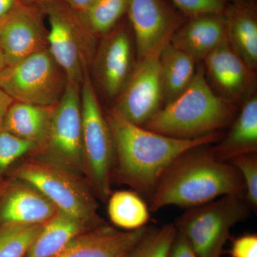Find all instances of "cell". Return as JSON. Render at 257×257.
Segmentation results:
<instances>
[{"mask_svg": "<svg viewBox=\"0 0 257 257\" xmlns=\"http://www.w3.org/2000/svg\"><path fill=\"white\" fill-rule=\"evenodd\" d=\"M104 114L114 143V173L120 182L149 199L164 172L179 155L222 138L221 132L194 140L170 138L132 124L111 110Z\"/></svg>", "mask_w": 257, "mask_h": 257, "instance_id": "cell-1", "label": "cell"}, {"mask_svg": "<svg viewBox=\"0 0 257 257\" xmlns=\"http://www.w3.org/2000/svg\"><path fill=\"white\" fill-rule=\"evenodd\" d=\"M209 145L189 149L172 162L150 198V211L167 206L190 209L228 194L244 196L239 172L216 158Z\"/></svg>", "mask_w": 257, "mask_h": 257, "instance_id": "cell-2", "label": "cell"}, {"mask_svg": "<svg viewBox=\"0 0 257 257\" xmlns=\"http://www.w3.org/2000/svg\"><path fill=\"white\" fill-rule=\"evenodd\" d=\"M238 107L211 89L199 66L188 88L144 125L150 131L181 140H194L231 126Z\"/></svg>", "mask_w": 257, "mask_h": 257, "instance_id": "cell-3", "label": "cell"}, {"mask_svg": "<svg viewBox=\"0 0 257 257\" xmlns=\"http://www.w3.org/2000/svg\"><path fill=\"white\" fill-rule=\"evenodd\" d=\"M13 179L30 184L58 210L82 221L89 229L106 224L98 214V204L92 190L81 175L31 159L15 169Z\"/></svg>", "mask_w": 257, "mask_h": 257, "instance_id": "cell-4", "label": "cell"}, {"mask_svg": "<svg viewBox=\"0 0 257 257\" xmlns=\"http://www.w3.org/2000/svg\"><path fill=\"white\" fill-rule=\"evenodd\" d=\"M251 208L244 196L228 194L187 209L175 223L199 257H221L231 228L249 217Z\"/></svg>", "mask_w": 257, "mask_h": 257, "instance_id": "cell-5", "label": "cell"}, {"mask_svg": "<svg viewBox=\"0 0 257 257\" xmlns=\"http://www.w3.org/2000/svg\"><path fill=\"white\" fill-rule=\"evenodd\" d=\"M84 174L101 200H107L115 165L112 134L101 109L87 69L80 94Z\"/></svg>", "mask_w": 257, "mask_h": 257, "instance_id": "cell-6", "label": "cell"}, {"mask_svg": "<svg viewBox=\"0 0 257 257\" xmlns=\"http://www.w3.org/2000/svg\"><path fill=\"white\" fill-rule=\"evenodd\" d=\"M39 5L50 25L47 48L64 71L68 83L79 87L94 54L96 35L80 15L62 0H47Z\"/></svg>", "mask_w": 257, "mask_h": 257, "instance_id": "cell-7", "label": "cell"}, {"mask_svg": "<svg viewBox=\"0 0 257 257\" xmlns=\"http://www.w3.org/2000/svg\"><path fill=\"white\" fill-rule=\"evenodd\" d=\"M67 84V76L47 47L7 66L0 74V88L6 94L15 101L35 105H55Z\"/></svg>", "mask_w": 257, "mask_h": 257, "instance_id": "cell-8", "label": "cell"}, {"mask_svg": "<svg viewBox=\"0 0 257 257\" xmlns=\"http://www.w3.org/2000/svg\"><path fill=\"white\" fill-rule=\"evenodd\" d=\"M32 159L84 174L79 87L68 83L54 107L46 142Z\"/></svg>", "mask_w": 257, "mask_h": 257, "instance_id": "cell-9", "label": "cell"}, {"mask_svg": "<svg viewBox=\"0 0 257 257\" xmlns=\"http://www.w3.org/2000/svg\"><path fill=\"white\" fill-rule=\"evenodd\" d=\"M160 54L138 61L111 109L132 124L143 126L163 106Z\"/></svg>", "mask_w": 257, "mask_h": 257, "instance_id": "cell-10", "label": "cell"}, {"mask_svg": "<svg viewBox=\"0 0 257 257\" xmlns=\"http://www.w3.org/2000/svg\"><path fill=\"white\" fill-rule=\"evenodd\" d=\"M41 7L28 0H18L0 20V48L7 66L14 65L47 47V32Z\"/></svg>", "mask_w": 257, "mask_h": 257, "instance_id": "cell-11", "label": "cell"}, {"mask_svg": "<svg viewBox=\"0 0 257 257\" xmlns=\"http://www.w3.org/2000/svg\"><path fill=\"white\" fill-rule=\"evenodd\" d=\"M126 13L138 61L160 54L182 25V18L163 0H130Z\"/></svg>", "mask_w": 257, "mask_h": 257, "instance_id": "cell-12", "label": "cell"}, {"mask_svg": "<svg viewBox=\"0 0 257 257\" xmlns=\"http://www.w3.org/2000/svg\"><path fill=\"white\" fill-rule=\"evenodd\" d=\"M203 61L209 87L225 100L241 106L256 93V72L235 53L228 40L214 49Z\"/></svg>", "mask_w": 257, "mask_h": 257, "instance_id": "cell-13", "label": "cell"}, {"mask_svg": "<svg viewBox=\"0 0 257 257\" xmlns=\"http://www.w3.org/2000/svg\"><path fill=\"white\" fill-rule=\"evenodd\" d=\"M132 38L126 25H120L106 35L98 51L96 77L109 99L117 98L136 66Z\"/></svg>", "mask_w": 257, "mask_h": 257, "instance_id": "cell-14", "label": "cell"}, {"mask_svg": "<svg viewBox=\"0 0 257 257\" xmlns=\"http://www.w3.org/2000/svg\"><path fill=\"white\" fill-rule=\"evenodd\" d=\"M146 228L124 231L101 225L76 236L52 257H126Z\"/></svg>", "mask_w": 257, "mask_h": 257, "instance_id": "cell-15", "label": "cell"}, {"mask_svg": "<svg viewBox=\"0 0 257 257\" xmlns=\"http://www.w3.org/2000/svg\"><path fill=\"white\" fill-rule=\"evenodd\" d=\"M57 211L40 191L18 179H9L0 197V224H42Z\"/></svg>", "mask_w": 257, "mask_h": 257, "instance_id": "cell-16", "label": "cell"}, {"mask_svg": "<svg viewBox=\"0 0 257 257\" xmlns=\"http://www.w3.org/2000/svg\"><path fill=\"white\" fill-rule=\"evenodd\" d=\"M226 40L224 14L209 13L189 18L174 34L170 43L198 62Z\"/></svg>", "mask_w": 257, "mask_h": 257, "instance_id": "cell-17", "label": "cell"}, {"mask_svg": "<svg viewBox=\"0 0 257 257\" xmlns=\"http://www.w3.org/2000/svg\"><path fill=\"white\" fill-rule=\"evenodd\" d=\"M211 152L219 160L229 162L244 154L257 152V96L256 93L241 105L229 133L222 137Z\"/></svg>", "mask_w": 257, "mask_h": 257, "instance_id": "cell-18", "label": "cell"}, {"mask_svg": "<svg viewBox=\"0 0 257 257\" xmlns=\"http://www.w3.org/2000/svg\"><path fill=\"white\" fill-rule=\"evenodd\" d=\"M54 107L15 101L7 111L0 130L31 142L40 150L46 142Z\"/></svg>", "mask_w": 257, "mask_h": 257, "instance_id": "cell-19", "label": "cell"}, {"mask_svg": "<svg viewBox=\"0 0 257 257\" xmlns=\"http://www.w3.org/2000/svg\"><path fill=\"white\" fill-rule=\"evenodd\" d=\"M224 14L230 46L250 69H257L256 8L229 3Z\"/></svg>", "mask_w": 257, "mask_h": 257, "instance_id": "cell-20", "label": "cell"}, {"mask_svg": "<svg viewBox=\"0 0 257 257\" xmlns=\"http://www.w3.org/2000/svg\"><path fill=\"white\" fill-rule=\"evenodd\" d=\"M90 230L82 221L58 210L41 229L23 257H52L76 236Z\"/></svg>", "mask_w": 257, "mask_h": 257, "instance_id": "cell-21", "label": "cell"}, {"mask_svg": "<svg viewBox=\"0 0 257 257\" xmlns=\"http://www.w3.org/2000/svg\"><path fill=\"white\" fill-rule=\"evenodd\" d=\"M195 62L170 42L160 54L163 106L175 100L190 85L196 71Z\"/></svg>", "mask_w": 257, "mask_h": 257, "instance_id": "cell-22", "label": "cell"}, {"mask_svg": "<svg viewBox=\"0 0 257 257\" xmlns=\"http://www.w3.org/2000/svg\"><path fill=\"white\" fill-rule=\"evenodd\" d=\"M107 200L108 215L116 228L133 231L145 227L150 220V207L135 191L111 192Z\"/></svg>", "mask_w": 257, "mask_h": 257, "instance_id": "cell-23", "label": "cell"}, {"mask_svg": "<svg viewBox=\"0 0 257 257\" xmlns=\"http://www.w3.org/2000/svg\"><path fill=\"white\" fill-rule=\"evenodd\" d=\"M130 0H95L80 15L94 35L106 36L127 12Z\"/></svg>", "mask_w": 257, "mask_h": 257, "instance_id": "cell-24", "label": "cell"}, {"mask_svg": "<svg viewBox=\"0 0 257 257\" xmlns=\"http://www.w3.org/2000/svg\"><path fill=\"white\" fill-rule=\"evenodd\" d=\"M176 233L174 224L147 226L141 239L126 257H167Z\"/></svg>", "mask_w": 257, "mask_h": 257, "instance_id": "cell-25", "label": "cell"}, {"mask_svg": "<svg viewBox=\"0 0 257 257\" xmlns=\"http://www.w3.org/2000/svg\"><path fill=\"white\" fill-rule=\"evenodd\" d=\"M42 224H0V257L25 256Z\"/></svg>", "mask_w": 257, "mask_h": 257, "instance_id": "cell-26", "label": "cell"}, {"mask_svg": "<svg viewBox=\"0 0 257 257\" xmlns=\"http://www.w3.org/2000/svg\"><path fill=\"white\" fill-rule=\"evenodd\" d=\"M37 150L35 144L0 130V182L17 161Z\"/></svg>", "mask_w": 257, "mask_h": 257, "instance_id": "cell-27", "label": "cell"}, {"mask_svg": "<svg viewBox=\"0 0 257 257\" xmlns=\"http://www.w3.org/2000/svg\"><path fill=\"white\" fill-rule=\"evenodd\" d=\"M242 178L244 197L251 209L257 207V152L239 155L229 161Z\"/></svg>", "mask_w": 257, "mask_h": 257, "instance_id": "cell-28", "label": "cell"}, {"mask_svg": "<svg viewBox=\"0 0 257 257\" xmlns=\"http://www.w3.org/2000/svg\"><path fill=\"white\" fill-rule=\"evenodd\" d=\"M187 18L203 14H223L229 0H171Z\"/></svg>", "mask_w": 257, "mask_h": 257, "instance_id": "cell-29", "label": "cell"}, {"mask_svg": "<svg viewBox=\"0 0 257 257\" xmlns=\"http://www.w3.org/2000/svg\"><path fill=\"white\" fill-rule=\"evenodd\" d=\"M231 257H257L256 234H245L232 241L229 250Z\"/></svg>", "mask_w": 257, "mask_h": 257, "instance_id": "cell-30", "label": "cell"}, {"mask_svg": "<svg viewBox=\"0 0 257 257\" xmlns=\"http://www.w3.org/2000/svg\"><path fill=\"white\" fill-rule=\"evenodd\" d=\"M167 257H199L187 240L177 231Z\"/></svg>", "mask_w": 257, "mask_h": 257, "instance_id": "cell-31", "label": "cell"}, {"mask_svg": "<svg viewBox=\"0 0 257 257\" xmlns=\"http://www.w3.org/2000/svg\"><path fill=\"white\" fill-rule=\"evenodd\" d=\"M71 9L78 14H82L91 6L95 0H62Z\"/></svg>", "mask_w": 257, "mask_h": 257, "instance_id": "cell-32", "label": "cell"}, {"mask_svg": "<svg viewBox=\"0 0 257 257\" xmlns=\"http://www.w3.org/2000/svg\"><path fill=\"white\" fill-rule=\"evenodd\" d=\"M15 102L14 99L0 88V126L10 106Z\"/></svg>", "mask_w": 257, "mask_h": 257, "instance_id": "cell-33", "label": "cell"}, {"mask_svg": "<svg viewBox=\"0 0 257 257\" xmlns=\"http://www.w3.org/2000/svg\"><path fill=\"white\" fill-rule=\"evenodd\" d=\"M18 0H0V20L10 13Z\"/></svg>", "mask_w": 257, "mask_h": 257, "instance_id": "cell-34", "label": "cell"}, {"mask_svg": "<svg viewBox=\"0 0 257 257\" xmlns=\"http://www.w3.org/2000/svg\"><path fill=\"white\" fill-rule=\"evenodd\" d=\"M232 4L238 6L248 7V8H256L255 0H231Z\"/></svg>", "mask_w": 257, "mask_h": 257, "instance_id": "cell-35", "label": "cell"}, {"mask_svg": "<svg viewBox=\"0 0 257 257\" xmlns=\"http://www.w3.org/2000/svg\"><path fill=\"white\" fill-rule=\"evenodd\" d=\"M7 67L6 62H5L4 54L0 48V74L3 72Z\"/></svg>", "mask_w": 257, "mask_h": 257, "instance_id": "cell-36", "label": "cell"}, {"mask_svg": "<svg viewBox=\"0 0 257 257\" xmlns=\"http://www.w3.org/2000/svg\"><path fill=\"white\" fill-rule=\"evenodd\" d=\"M8 183H9V179H4L0 182V197H1L3 193L4 192L5 189L8 187Z\"/></svg>", "mask_w": 257, "mask_h": 257, "instance_id": "cell-37", "label": "cell"}, {"mask_svg": "<svg viewBox=\"0 0 257 257\" xmlns=\"http://www.w3.org/2000/svg\"><path fill=\"white\" fill-rule=\"evenodd\" d=\"M28 1L32 2V3H37V4H39V3H42V2L47 1V0H28Z\"/></svg>", "mask_w": 257, "mask_h": 257, "instance_id": "cell-38", "label": "cell"}]
</instances>
